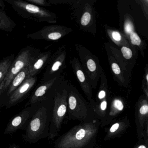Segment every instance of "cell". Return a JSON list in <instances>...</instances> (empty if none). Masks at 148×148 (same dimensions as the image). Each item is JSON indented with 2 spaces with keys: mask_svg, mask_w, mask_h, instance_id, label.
<instances>
[{
  "mask_svg": "<svg viewBox=\"0 0 148 148\" xmlns=\"http://www.w3.org/2000/svg\"><path fill=\"white\" fill-rule=\"evenodd\" d=\"M100 127L98 119L75 125L57 139L54 148H93Z\"/></svg>",
  "mask_w": 148,
  "mask_h": 148,
  "instance_id": "cell-1",
  "label": "cell"
},
{
  "mask_svg": "<svg viewBox=\"0 0 148 148\" xmlns=\"http://www.w3.org/2000/svg\"><path fill=\"white\" fill-rule=\"evenodd\" d=\"M53 97L36 103V109L27 124L23 136L24 140L27 143H34L49 136Z\"/></svg>",
  "mask_w": 148,
  "mask_h": 148,
  "instance_id": "cell-2",
  "label": "cell"
},
{
  "mask_svg": "<svg viewBox=\"0 0 148 148\" xmlns=\"http://www.w3.org/2000/svg\"><path fill=\"white\" fill-rule=\"evenodd\" d=\"M67 91V113L70 120L87 123L97 119L89 102L86 100L75 86L68 82Z\"/></svg>",
  "mask_w": 148,
  "mask_h": 148,
  "instance_id": "cell-3",
  "label": "cell"
},
{
  "mask_svg": "<svg viewBox=\"0 0 148 148\" xmlns=\"http://www.w3.org/2000/svg\"><path fill=\"white\" fill-rule=\"evenodd\" d=\"M65 79L53 96V104L48 138L52 139L58 135L67 111V84Z\"/></svg>",
  "mask_w": 148,
  "mask_h": 148,
  "instance_id": "cell-4",
  "label": "cell"
},
{
  "mask_svg": "<svg viewBox=\"0 0 148 148\" xmlns=\"http://www.w3.org/2000/svg\"><path fill=\"white\" fill-rule=\"evenodd\" d=\"M5 1L20 16L26 19L49 24L57 22L55 13L44 8L31 4L25 0H5Z\"/></svg>",
  "mask_w": 148,
  "mask_h": 148,
  "instance_id": "cell-5",
  "label": "cell"
},
{
  "mask_svg": "<svg viewBox=\"0 0 148 148\" xmlns=\"http://www.w3.org/2000/svg\"><path fill=\"white\" fill-rule=\"evenodd\" d=\"M93 0L74 1L72 5L74 8L73 14L81 30L95 35L97 33L96 12Z\"/></svg>",
  "mask_w": 148,
  "mask_h": 148,
  "instance_id": "cell-6",
  "label": "cell"
},
{
  "mask_svg": "<svg viewBox=\"0 0 148 148\" xmlns=\"http://www.w3.org/2000/svg\"><path fill=\"white\" fill-rule=\"evenodd\" d=\"M75 48L80 60V64L86 74L92 89H96L103 71L99 60L84 45L77 43Z\"/></svg>",
  "mask_w": 148,
  "mask_h": 148,
  "instance_id": "cell-7",
  "label": "cell"
},
{
  "mask_svg": "<svg viewBox=\"0 0 148 148\" xmlns=\"http://www.w3.org/2000/svg\"><path fill=\"white\" fill-rule=\"evenodd\" d=\"M40 52V50L33 46H27L21 50L14 58L6 77L3 80L5 92L14 77L24 68L28 66L32 61Z\"/></svg>",
  "mask_w": 148,
  "mask_h": 148,
  "instance_id": "cell-8",
  "label": "cell"
},
{
  "mask_svg": "<svg viewBox=\"0 0 148 148\" xmlns=\"http://www.w3.org/2000/svg\"><path fill=\"white\" fill-rule=\"evenodd\" d=\"M65 79L64 75L45 82H40L30 96L25 107L33 105L43 100L53 97L63 81Z\"/></svg>",
  "mask_w": 148,
  "mask_h": 148,
  "instance_id": "cell-9",
  "label": "cell"
},
{
  "mask_svg": "<svg viewBox=\"0 0 148 148\" xmlns=\"http://www.w3.org/2000/svg\"><path fill=\"white\" fill-rule=\"evenodd\" d=\"M66 46L64 45L58 48L52 54L40 82H45L62 75L66 68Z\"/></svg>",
  "mask_w": 148,
  "mask_h": 148,
  "instance_id": "cell-10",
  "label": "cell"
},
{
  "mask_svg": "<svg viewBox=\"0 0 148 148\" xmlns=\"http://www.w3.org/2000/svg\"><path fill=\"white\" fill-rule=\"evenodd\" d=\"M135 116L138 139L148 136V99L144 95L136 103Z\"/></svg>",
  "mask_w": 148,
  "mask_h": 148,
  "instance_id": "cell-11",
  "label": "cell"
},
{
  "mask_svg": "<svg viewBox=\"0 0 148 148\" xmlns=\"http://www.w3.org/2000/svg\"><path fill=\"white\" fill-rule=\"evenodd\" d=\"M72 29L61 25H51L44 27L39 31L27 35V38L36 40L56 41L68 35Z\"/></svg>",
  "mask_w": 148,
  "mask_h": 148,
  "instance_id": "cell-12",
  "label": "cell"
},
{
  "mask_svg": "<svg viewBox=\"0 0 148 148\" xmlns=\"http://www.w3.org/2000/svg\"><path fill=\"white\" fill-rule=\"evenodd\" d=\"M123 33L130 43L132 50L136 52V48L138 47L142 56L144 58V50L146 49V44L136 32L133 18L130 14H126L124 16Z\"/></svg>",
  "mask_w": 148,
  "mask_h": 148,
  "instance_id": "cell-13",
  "label": "cell"
},
{
  "mask_svg": "<svg viewBox=\"0 0 148 148\" xmlns=\"http://www.w3.org/2000/svg\"><path fill=\"white\" fill-rule=\"evenodd\" d=\"M37 104L25 107L13 117L8 124L4 134H11L18 130H25L28 120L32 115Z\"/></svg>",
  "mask_w": 148,
  "mask_h": 148,
  "instance_id": "cell-14",
  "label": "cell"
},
{
  "mask_svg": "<svg viewBox=\"0 0 148 148\" xmlns=\"http://www.w3.org/2000/svg\"><path fill=\"white\" fill-rule=\"evenodd\" d=\"M37 81L36 76L27 78L8 98L5 104L6 108H11L21 102L34 88Z\"/></svg>",
  "mask_w": 148,
  "mask_h": 148,
  "instance_id": "cell-15",
  "label": "cell"
},
{
  "mask_svg": "<svg viewBox=\"0 0 148 148\" xmlns=\"http://www.w3.org/2000/svg\"><path fill=\"white\" fill-rule=\"evenodd\" d=\"M70 63L82 90L89 103H92L94 101L92 96V88L86 74L82 68L80 61L77 58H73L70 60Z\"/></svg>",
  "mask_w": 148,
  "mask_h": 148,
  "instance_id": "cell-16",
  "label": "cell"
},
{
  "mask_svg": "<svg viewBox=\"0 0 148 148\" xmlns=\"http://www.w3.org/2000/svg\"><path fill=\"white\" fill-rule=\"evenodd\" d=\"M104 47L106 51L111 71L114 79L120 86L128 87V84L130 83V78L122 71L116 60L112 56L108 46V43H104Z\"/></svg>",
  "mask_w": 148,
  "mask_h": 148,
  "instance_id": "cell-17",
  "label": "cell"
},
{
  "mask_svg": "<svg viewBox=\"0 0 148 148\" xmlns=\"http://www.w3.org/2000/svg\"><path fill=\"white\" fill-rule=\"evenodd\" d=\"M51 51L40 52L28 66V77L36 76L47 66L51 56Z\"/></svg>",
  "mask_w": 148,
  "mask_h": 148,
  "instance_id": "cell-18",
  "label": "cell"
},
{
  "mask_svg": "<svg viewBox=\"0 0 148 148\" xmlns=\"http://www.w3.org/2000/svg\"><path fill=\"white\" fill-rule=\"evenodd\" d=\"M130 126V120L127 116L121 118L111 125L104 138V140L108 141L120 137Z\"/></svg>",
  "mask_w": 148,
  "mask_h": 148,
  "instance_id": "cell-19",
  "label": "cell"
},
{
  "mask_svg": "<svg viewBox=\"0 0 148 148\" xmlns=\"http://www.w3.org/2000/svg\"><path fill=\"white\" fill-rule=\"evenodd\" d=\"M125 106L124 99L120 97H115L111 99L108 113L103 122L100 123V127H103L111 123L123 111Z\"/></svg>",
  "mask_w": 148,
  "mask_h": 148,
  "instance_id": "cell-20",
  "label": "cell"
},
{
  "mask_svg": "<svg viewBox=\"0 0 148 148\" xmlns=\"http://www.w3.org/2000/svg\"><path fill=\"white\" fill-rule=\"evenodd\" d=\"M104 27L106 34L110 39L116 45L119 47L123 46L127 47L132 49L130 43L126 39L123 32H120L118 30L110 27L107 25H105Z\"/></svg>",
  "mask_w": 148,
  "mask_h": 148,
  "instance_id": "cell-21",
  "label": "cell"
},
{
  "mask_svg": "<svg viewBox=\"0 0 148 148\" xmlns=\"http://www.w3.org/2000/svg\"><path fill=\"white\" fill-rule=\"evenodd\" d=\"M28 66L24 68L14 77L6 90L3 92L5 93V97L7 99L28 78Z\"/></svg>",
  "mask_w": 148,
  "mask_h": 148,
  "instance_id": "cell-22",
  "label": "cell"
},
{
  "mask_svg": "<svg viewBox=\"0 0 148 148\" xmlns=\"http://www.w3.org/2000/svg\"><path fill=\"white\" fill-rule=\"evenodd\" d=\"M108 45L112 56L116 60L122 71L130 78L131 76L132 71L133 69V66H131L127 61L125 60L119 49L114 47L109 43H108Z\"/></svg>",
  "mask_w": 148,
  "mask_h": 148,
  "instance_id": "cell-23",
  "label": "cell"
},
{
  "mask_svg": "<svg viewBox=\"0 0 148 148\" xmlns=\"http://www.w3.org/2000/svg\"><path fill=\"white\" fill-rule=\"evenodd\" d=\"M17 26L3 8H0V31L11 32Z\"/></svg>",
  "mask_w": 148,
  "mask_h": 148,
  "instance_id": "cell-24",
  "label": "cell"
},
{
  "mask_svg": "<svg viewBox=\"0 0 148 148\" xmlns=\"http://www.w3.org/2000/svg\"><path fill=\"white\" fill-rule=\"evenodd\" d=\"M14 58L15 55L12 53L11 55L6 56L0 61V84L6 77Z\"/></svg>",
  "mask_w": 148,
  "mask_h": 148,
  "instance_id": "cell-25",
  "label": "cell"
},
{
  "mask_svg": "<svg viewBox=\"0 0 148 148\" xmlns=\"http://www.w3.org/2000/svg\"><path fill=\"white\" fill-rule=\"evenodd\" d=\"M120 52L123 58L131 66L134 67L136 63V60L137 58L138 54L132 49L127 47L123 46L120 47Z\"/></svg>",
  "mask_w": 148,
  "mask_h": 148,
  "instance_id": "cell-26",
  "label": "cell"
},
{
  "mask_svg": "<svg viewBox=\"0 0 148 148\" xmlns=\"http://www.w3.org/2000/svg\"><path fill=\"white\" fill-rule=\"evenodd\" d=\"M27 2L41 7H50L52 5L49 0H25Z\"/></svg>",
  "mask_w": 148,
  "mask_h": 148,
  "instance_id": "cell-27",
  "label": "cell"
},
{
  "mask_svg": "<svg viewBox=\"0 0 148 148\" xmlns=\"http://www.w3.org/2000/svg\"><path fill=\"white\" fill-rule=\"evenodd\" d=\"M136 2L141 7L143 13L146 20H148V0H138Z\"/></svg>",
  "mask_w": 148,
  "mask_h": 148,
  "instance_id": "cell-28",
  "label": "cell"
},
{
  "mask_svg": "<svg viewBox=\"0 0 148 148\" xmlns=\"http://www.w3.org/2000/svg\"><path fill=\"white\" fill-rule=\"evenodd\" d=\"M141 140V143H138L134 148H148V141H146L143 138Z\"/></svg>",
  "mask_w": 148,
  "mask_h": 148,
  "instance_id": "cell-29",
  "label": "cell"
},
{
  "mask_svg": "<svg viewBox=\"0 0 148 148\" xmlns=\"http://www.w3.org/2000/svg\"><path fill=\"white\" fill-rule=\"evenodd\" d=\"M142 83H144L145 84L148 86V65H146L145 68V73L143 77V80Z\"/></svg>",
  "mask_w": 148,
  "mask_h": 148,
  "instance_id": "cell-30",
  "label": "cell"
},
{
  "mask_svg": "<svg viewBox=\"0 0 148 148\" xmlns=\"http://www.w3.org/2000/svg\"><path fill=\"white\" fill-rule=\"evenodd\" d=\"M4 92V84L2 82L0 84V97H1Z\"/></svg>",
  "mask_w": 148,
  "mask_h": 148,
  "instance_id": "cell-31",
  "label": "cell"
},
{
  "mask_svg": "<svg viewBox=\"0 0 148 148\" xmlns=\"http://www.w3.org/2000/svg\"><path fill=\"white\" fill-rule=\"evenodd\" d=\"M5 7V5L4 3V1L2 0H0V8L4 9Z\"/></svg>",
  "mask_w": 148,
  "mask_h": 148,
  "instance_id": "cell-32",
  "label": "cell"
},
{
  "mask_svg": "<svg viewBox=\"0 0 148 148\" xmlns=\"http://www.w3.org/2000/svg\"><path fill=\"white\" fill-rule=\"evenodd\" d=\"M7 148H19L18 145L15 143L12 144L11 145H9Z\"/></svg>",
  "mask_w": 148,
  "mask_h": 148,
  "instance_id": "cell-33",
  "label": "cell"
}]
</instances>
